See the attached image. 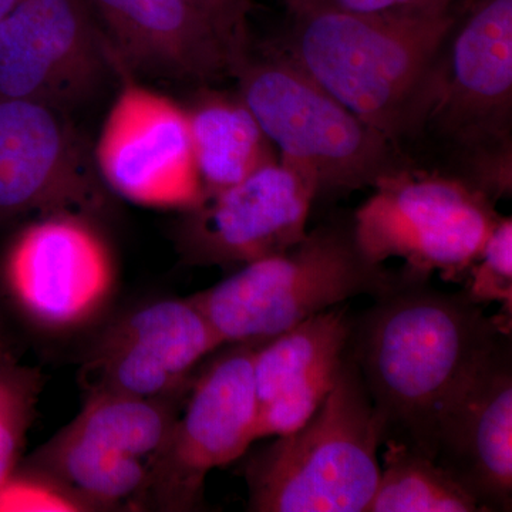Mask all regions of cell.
I'll list each match as a JSON object with an SVG mask.
<instances>
[{
	"label": "cell",
	"instance_id": "obj_1",
	"mask_svg": "<svg viewBox=\"0 0 512 512\" xmlns=\"http://www.w3.org/2000/svg\"><path fill=\"white\" fill-rule=\"evenodd\" d=\"M410 275L352 316L348 353L384 424V443L433 460L441 420L511 330L466 292L431 288ZM383 443V444H384Z\"/></svg>",
	"mask_w": 512,
	"mask_h": 512
},
{
	"label": "cell",
	"instance_id": "obj_2",
	"mask_svg": "<svg viewBox=\"0 0 512 512\" xmlns=\"http://www.w3.org/2000/svg\"><path fill=\"white\" fill-rule=\"evenodd\" d=\"M457 0L387 15L292 16L282 49L343 106L397 144L410 136L421 90Z\"/></svg>",
	"mask_w": 512,
	"mask_h": 512
},
{
	"label": "cell",
	"instance_id": "obj_3",
	"mask_svg": "<svg viewBox=\"0 0 512 512\" xmlns=\"http://www.w3.org/2000/svg\"><path fill=\"white\" fill-rule=\"evenodd\" d=\"M383 443L382 417L346 350L335 386L318 410L248 458V510L366 512Z\"/></svg>",
	"mask_w": 512,
	"mask_h": 512
},
{
	"label": "cell",
	"instance_id": "obj_4",
	"mask_svg": "<svg viewBox=\"0 0 512 512\" xmlns=\"http://www.w3.org/2000/svg\"><path fill=\"white\" fill-rule=\"evenodd\" d=\"M409 275L366 259L352 221L329 222L190 298L224 345L262 343L356 296L379 298Z\"/></svg>",
	"mask_w": 512,
	"mask_h": 512
},
{
	"label": "cell",
	"instance_id": "obj_5",
	"mask_svg": "<svg viewBox=\"0 0 512 512\" xmlns=\"http://www.w3.org/2000/svg\"><path fill=\"white\" fill-rule=\"evenodd\" d=\"M232 77L279 160L311 174L318 197L373 188L404 167L396 143L326 92L281 46H249Z\"/></svg>",
	"mask_w": 512,
	"mask_h": 512
},
{
	"label": "cell",
	"instance_id": "obj_6",
	"mask_svg": "<svg viewBox=\"0 0 512 512\" xmlns=\"http://www.w3.org/2000/svg\"><path fill=\"white\" fill-rule=\"evenodd\" d=\"M500 218L494 201L463 178L404 165L376 181L352 225L373 264L399 258L416 274L461 281Z\"/></svg>",
	"mask_w": 512,
	"mask_h": 512
},
{
	"label": "cell",
	"instance_id": "obj_7",
	"mask_svg": "<svg viewBox=\"0 0 512 512\" xmlns=\"http://www.w3.org/2000/svg\"><path fill=\"white\" fill-rule=\"evenodd\" d=\"M117 262L99 221L72 212L39 215L0 259V295L29 328L69 335L93 325L117 292Z\"/></svg>",
	"mask_w": 512,
	"mask_h": 512
},
{
	"label": "cell",
	"instance_id": "obj_8",
	"mask_svg": "<svg viewBox=\"0 0 512 512\" xmlns=\"http://www.w3.org/2000/svg\"><path fill=\"white\" fill-rule=\"evenodd\" d=\"M258 345L229 343L202 363L151 464L144 511L201 510L208 474L244 457L256 441Z\"/></svg>",
	"mask_w": 512,
	"mask_h": 512
},
{
	"label": "cell",
	"instance_id": "obj_9",
	"mask_svg": "<svg viewBox=\"0 0 512 512\" xmlns=\"http://www.w3.org/2000/svg\"><path fill=\"white\" fill-rule=\"evenodd\" d=\"M512 0H457L410 134L436 127L464 154L512 141Z\"/></svg>",
	"mask_w": 512,
	"mask_h": 512
},
{
	"label": "cell",
	"instance_id": "obj_10",
	"mask_svg": "<svg viewBox=\"0 0 512 512\" xmlns=\"http://www.w3.org/2000/svg\"><path fill=\"white\" fill-rule=\"evenodd\" d=\"M120 72L89 0H19L0 23V97L66 113Z\"/></svg>",
	"mask_w": 512,
	"mask_h": 512
},
{
	"label": "cell",
	"instance_id": "obj_11",
	"mask_svg": "<svg viewBox=\"0 0 512 512\" xmlns=\"http://www.w3.org/2000/svg\"><path fill=\"white\" fill-rule=\"evenodd\" d=\"M110 194L93 148L64 111L0 97V224L56 212L99 221Z\"/></svg>",
	"mask_w": 512,
	"mask_h": 512
},
{
	"label": "cell",
	"instance_id": "obj_12",
	"mask_svg": "<svg viewBox=\"0 0 512 512\" xmlns=\"http://www.w3.org/2000/svg\"><path fill=\"white\" fill-rule=\"evenodd\" d=\"M316 198L311 174L276 160L181 212L175 245L188 265L239 268L301 241Z\"/></svg>",
	"mask_w": 512,
	"mask_h": 512
},
{
	"label": "cell",
	"instance_id": "obj_13",
	"mask_svg": "<svg viewBox=\"0 0 512 512\" xmlns=\"http://www.w3.org/2000/svg\"><path fill=\"white\" fill-rule=\"evenodd\" d=\"M93 156L107 190L141 207L183 212L204 195L184 106L128 76Z\"/></svg>",
	"mask_w": 512,
	"mask_h": 512
},
{
	"label": "cell",
	"instance_id": "obj_14",
	"mask_svg": "<svg viewBox=\"0 0 512 512\" xmlns=\"http://www.w3.org/2000/svg\"><path fill=\"white\" fill-rule=\"evenodd\" d=\"M221 346L190 296L160 299L104 328L84 357L80 380L86 393L181 399L202 363Z\"/></svg>",
	"mask_w": 512,
	"mask_h": 512
},
{
	"label": "cell",
	"instance_id": "obj_15",
	"mask_svg": "<svg viewBox=\"0 0 512 512\" xmlns=\"http://www.w3.org/2000/svg\"><path fill=\"white\" fill-rule=\"evenodd\" d=\"M433 461L481 511H511V336L498 343L441 420Z\"/></svg>",
	"mask_w": 512,
	"mask_h": 512
},
{
	"label": "cell",
	"instance_id": "obj_16",
	"mask_svg": "<svg viewBox=\"0 0 512 512\" xmlns=\"http://www.w3.org/2000/svg\"><path fill=\"white\" fill-rule=\"evenodd\" d=\"M117 66L133 74L211 86L232 77L234 57L188 0H89Z\"/></svg>",
	"mask_w": 512,
	"mask_h": 512
},
{
	"label": "cell",
	"instance_id": "obj_17",
	"mask_svg": "<svg viewBox=\"0 0 512 512\" xmlns=\"http://www.w3.org/2000/svg\"><path fill=\"white\" fill-rule=\"evenodd\" d=\"M350 329L352 316L339 305L258 345L256 440L292 433L318 410L338 379Z\"/></svg>",
	"mask_w": 512,
	"mask_h": 512
},
{
	"label": "cell",
	"instance_id": "obj_18",
	"mask_svg": "<svg viewBox=\"0 0 512 512\" xmlns=\"http://www.w3.org/2000/svg\"><path fill=\"white\" fill-rule=\"evenodd\" d=\"M184 109L204 195L231 187L279 160L274 144L237 92L198 86Z\"/></svg>",
	"mask_w": 512,
	"mask_h": 512
},
{
	"label": "cell",
	"instance_id": "obj_19",
	"mask_svg": "<svg viewBox=\"0 0 512 512\" xmlns=\"http://www.w3.org/2000/svg\"><path fill=\"white\" fill-rule=\"evenodd\" d=\"M26 461L69 487L92 512L144 511L150 464L59 430Z\"/></svg>",
	"mask_w": 512,
	"mask_h": 512
},
{
	"label": "cell",
	"instance_id": "obj_20",
	"mask_svg": "<svg viewBox=\"0 0 512 512\" xmlns=\"http://www.w3.org/2000/svg\"><path fill=\"white\" fill-rule=\"evenodd\" d=\"M184 399H150L106 390L90 392L82 410L64 429L151 466L170 437Z\"/></svg>",
	"mask_w": 512,
	"mask_h": 512
},
{
	"label": "cell",
	"instance_id": "obj_21",
	"mask_svg": "<svg viewBox=\"0 0 512 512\" xmlns=\"http://www.w3.org/2000/svg\"><path fill=\"white\" fill-rule=\"evenodd\" d=\"M380 476L366 512H478L476 500L431 458L384 443Z\"/></svg>",
	"mask_w": 512,
	"mask_h": 512
},
{
	"label": "cell",
	"instance_id": "obj_22",
	"mask_svg": "<svg viewBox=\"0 0 512 512\" xmlns=\"http://www.w3.org/2000/svg\"><path fill=\"white\" fill-rule=\"evenodd\" d=\"M471 301L501 303L500 319L511 329L512 318V220L501 217L471 265L464 289Z\"/></svg>",
	"mask_w": 512,
	"mask_h": 512
},
{
	"label": "cell",
	"instance_id": "obj_23",
	"mask_svg": "<svg viewBox=\"0 0 512 512\" xmlns=\"http://www.w3.org/2000/svg\"><path fill=\"white\" fill-rule=\"evenodd\" d=\"M0 511L92 512L69 487L22 458L0 485Z\"/></svg>",
	"mask_w": 512,
	"mask_h": 512
},
{
	"label": "cell",
	"instance_id": "obj_24",
	"mask_svg": "<svg viewBox=\"0 0 512 512\" xmlns=\"http://www.w3.org/2000/svg\"><path fill=\"white\" fill-rule=\"evenodd\" d=\"M42 383L39 370L33 369L5 399L0 400V485L5 483L22 457L26 437L35 419Z\"/></svg>",
	"mask_w": 512,
	"mask_h": 512
},
{
	"label": "cell",
	"instance_id": "obj_25",
	"mask_svg": "<svg viewBox=\"0 0 512 512\" xmlns=\"http://www.w3.org/2000/svg\"><path fill=\"white\" fill-rule=\"evenodd\" d=\"M188 2L210 22L237 64L252 45L248 19L254 8V2L252 0H188Z\"/></svg>",
	"mask_w": 512,
	"mask_h": 512
},
{
	"label": "cell",
	"instance_id": "obj_26",
	"mask_svg": "<svg viewBox=\"0 0 512 512\" xmlns=\"http://www.w3.org/2000/svg\"><path fill=\"white\" fill-rule=\"evenodd\" d=\"M439 0H285L289 15L312 12L353 13V15H387L424 8Z\"/></svg>",
	"mask_w": 512,
	"mask_h": 512
},
{
	"label": "cell",
	"instance_id": "obj_27",
	"mask_svg": "<svg viewBox=\"0 0 512 512\" xmlns=\"http://www.w3.org/2000/svg\"><path fill=\"white\" fill-rule=\"evenodd\" d=\"M32 370L33 367L19 363L12 350H0V400L5 399Z\"/></svg>",
	"mask_w": 512,
	"mask_h": 512
},
{
	"label": "cell",
	"instance_id": "obj_28",
	"mask_svg": "<svg viewBox=\"0 0 512 512\" xmlns=\"http://www.w3.org/2000/svg\"><path fill=\"white\" fill-rule=\"evenodd\" d=\"M19 0H0V23L6 19V16L12 12V9L18 5Z\"/></svg>",
	"mask_w": 512,
	"mask_h": 512
},
{
	"label": "cell",
	"instance_id": "obj_29",
	"mask_svg": "<svg viewBox=\"0 0 512 512\" xmlns=\"http://www.w3.org/2000/svg\"><path fill=\"white\" fill-rule=\"evenodd\" d=\"M10 349L8 339H6L5 319H3L2 309H0V350Z\"/></svg>",
	"mask_w": 512,
	"mask_h": 512
}]
</instances>
